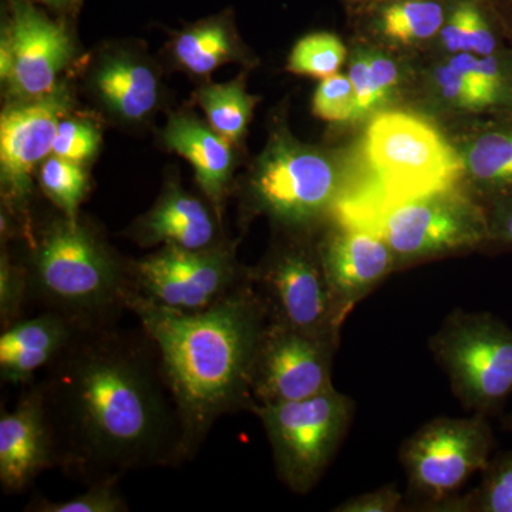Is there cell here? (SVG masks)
<instances>
[{
    "instance_id": "obj_1",
    "label": "cell",
    "mask_w": 512,
    "mask_h": 512,
    "mask_svg": "<svg viewBox=\"0 0 512 512\" xmlns=\"http://www.w3.org/2000/svg\"><path fill=\"white\" fill-rule=\"evenodd\" d=\"M37 383L64 473L90 485L180 466V424L143 329L83 326Z\"/></svg>"
},
{
    "instance_id": "obj_2",
    "label": "cell",
    "mask_w": 512,
    "mask_h": 512,
    "mask_svg": "<svg viewBox=\"0 0 512 512\" xmlns=\"http://www.w3.org/2000/svg\"><path fill=\"white\" fill-rule=\"evenodd\" d=\"M127 311L157 350L180 424L181 466L221 417L254 410L252 369L268 312L251 278L205 311H173L136 291Z\"/></svg>"
},
{
    "instance_id": "obj_3",
    "label": "cell",
    "mask_w": 512,
    "mask_h": 512,
    "mask_svg": "<svg viewBox=\"0 0 512 512\" xmlns=\"http://www.w3.org/2000/svg\"><path fill=\"white\" fill-rule=\"evenodd\" d=\"M29 302L82 326L113 325L134 291L121 262L92 228L64 217L43 229L25 262Z\"/></svg>"
},
{
    "instance_id": "obj_4",
    "label": "cell",
    "mask_w": 512,
    "mask_h": 512,
    "mask_svg": "<svg viewBox=\"0 0 512 512\" xmlns=\"http://www.w3.org/2000/svg\"><path fill=\"white\" fill-rule=\"evenodd\" d=\"M363 153L366 177L345 185L342 197L384 202L431 197L453 191L463 174V161L439 131L400 111L370 123Z\"/></svg>"
},
{
    "instance_id": "obj_5",
    "label": "cell",
    "mask_w": 512,
    "mask_h": 512,
    "mask_svg": "<svg viewBox=\"0 0 512 512\" xmlns=\"http://www.w3.org/2000/svg\"><path fill=\"white\" fill-rule=\"evenodd\" d=\"M335 221L375 232L397 261L427 258L473 247L488 239V217L453 191L414 200L384 202L339 197Z\"/></svg>"
},
{
    "instance_id": "obj_6",
    "label": "cell",
    "mask_w": 512,
    "mask_h": 512,
    "mask_svg": "<svg viewBox=\"0 0 512 512\" xmlns=\"http://www.w3.org/2000/svg\"><path fill=\"white\" fill-rule=\"evenodd\" d=\"M430 352L461 406L488 417L512 399V328L491 313L454 311L431 336Z\"/></svg>"
},
{
    "instance_id": "obj_7",
    "label": "cell",
    "mask_w": 512,
    "mask_h": 512,
    "mask_svg": "<svg viewBox=\"0 0 512 512\" xmlns=\"http://www.w3.org/2000/svg\"><path fill=\"white\" fill-rule=\"evenodd\" d=\"M353 410L352 399L333 386L308 399L254 407L276 474L292 493L308 494L319 483L348 433Z\"/></svg>"
},
{
    "instance_id": "obj_8",
    "label": "cell",
    "mask_w": 512,
    "mask_h": 512,
    "mask_svg": "<svg viewBox=\"0 0 512 512\" xmlns=\"http://www.w3.org/2000/svg\"><path fill=\"white\" fill-rule=\"evenodd\" d=\"M493 430L487 417H437L404 441L400 461L414 501L446 510L474 474L491 460Z\"/></svg>"
},
{
    "instance_id": "obj_9",
    "label": "cell",
    "mask_w": 512,
    "mask_h": 512,
    "mask_svg": "<svg viewBox=\"0 0 512 512\" xmlns=\"http://www.w3.org/2000/svg\"><path fill=\"white\" fill-rule=\"evenodd\" d=\"M130 271L138 295L187 313L217 305L251 278L225 244L205 249L165 245L146 258L130 262Z\"/></svg>"
},
{
    "instance_id": "obj_10",
    "label": "cell",
    "mask_w": 512,
    "mask_h": 512,
    "mask_svg": "<svg viewBox=\"0 0 512 512\" xmlns=\"http://www.w3.org/2000/svg\"><path fill=\"white\" fill-rule=\"evenodd\" d=\"M340 191L325 157L285 138L266 150L251 181L256 210L288 227H305L332 212Z\"/></svg>"
},
{
    "instance_id": "obj_11",
    "label": "cell",
    "mask_w": 512,
    "mask_h": 512,
    "mask_svg": "<svg viewBox=\"0 0 512 512\" xmlns=\"http://www.w3.org/2000/svg\"><path fill=\"white\" fill-rule=\"evenodd\" d=\"M268 319L278 325L339 340L340 323L319 249L291 245L249 271Z\"/></svg>"
},
{
    "instance_id": "obj_12",
    "label": "cell",
    "mask_w": 512,
    "mask_h": 512,
    "mask_svg": "<svg viewBox=\"0 0 512 512\" xmlns=\"http://www.w3.org/2000/svg\"><path fill=\"white\" fill-rule=\"evenodd\" d=\"M339 340L278 325L268 319L252 369L255 406L308 399L332 387Z\"/></svg>"
},
{
    "instance_id": "obj_13",
    "label": "cell",
    "mask_w": 512,
    "mask_h": 512,
    "mask_svg": "<svg viewBox=\"0 0 512 512\" xmlns=\"http://www.w3.org/2000/svg\"><path fill=\"white\" fill-rule=\"evenodd\" d=\"M73 53V39L63 22L50 19L33 0H8L0 72L13 96L29 100L53 92Z\"/></svg>"
},
{
    "instance_id": "obj_14",
    "label": "cell",
    "mask_w": 512,
    "mask_h": 512,
    "mask_svg": "<svg viewBox=\"0 0 512 512\" xmlns=\"http://www.w3.org/2000/svg\"><path fill=\"white\" fill-rule=\"evenodd\" d=\"M69 110V96L56 87L3 111L0 119V177L3 195L15 208L25 207L32 192V173L53 150L57 127Z\"/></svg>"
},
{
    "instance_id": "obj_15",
    "label": "cell",
    "mask_w": 512,
    "mask_h": 512,
    "mask_svg": "<svg viewBox=\"0 0 512 512\" xmlns=\"http://www.w3.org/2000/svg\"><path fill=\"white\" fill-rule=\"evenodd\" d=\"M335 222V231L320 245L319 254L343 325L357 303L393 271L396 258L375 232Z\"/></svg>"
},
{
    "instance_id": "obj_16",
    "label": "cell",
    "mask_w": 512,
    "mask_h": 512,
    "mask_svg": "<svg viewBox=\"0 0 512 512\" xmlns=\"http://www.w3.org/2000/svg\"><path fill=\"white\" fill-rule=\"evenodd\" d=\"M50 468H57L56 443L36 382L0 417V487L8 495L23 493Z\"/></svg>"
},
{
    "instance_id": "obj_17",
    "label": "cell",
    "mask_w": 512,
    "mask_h": 512,
    "mask_svg": "<svg viewBox=\"0 0 512 512\" xmlns=\"http://www.w3.org/2000/svg\"><path fill=\"white\" fill-rule=\"evenodd\" d=\"M83 326L62 313L43 311L22 318L0 335L2 383L28 387L36 375L62 355Z\"/></svg>"
},
{
    "instance_id": "obj_18",
    "label": "cell",
    "mask_w": 512,
    "mask_h": 512,
    "mask_svg": "<svg viewBox=\"0 0 512 512\" xmlns=\"http://www.w3.org/2000/svg\"><path fill=\"white\" fill-rule=\"evenodd\" d=\"M133 237L144 247L163 244L185 249H205L222 244L217 220L204 202L177 185L164 191L156 207L140 218Z\"/></svg>"
},
{
    "instance_id": "obj_19",
    "label": "cell",
    "mask_w": 512,
    "mask_h": 512,
    "mask_svg": "<svg viewBox=\"0 0 512 512\" xmlns=\"http://www.w3.org/2000/svg\"><path fill=\"white\" fill-rule=\"evenodd\" d=\"M165 146L190 161L201 190L220 215L225 188L234 167L231 141L188 114H175L164 130Z\"/></svg>"
},
{
    "instance_id": "obj_20",
    "label": "cell",
    "mask_w": 512,
    "mask_h": 512,
    "mask_svg": "<svg viewBox=\"0 0 512 512\" xmlns=\"http://www.w3.org/2000/svg\"><path fill=\"white\" fill-rule=\"evenodd\" d=\"M94 87L100 99L121 119L143 120L158 101V79L146 63L131 56L104 60L94 73Z\"/></svg>"
},
{
    "instance_id": "obj_21",
    "label": "cell",
    "mask_w": 512,
    "mask_h": 512,
    "mask_svg": "<svg viewBox=\"0 0 512 512\" xmlns=\"http://www.w3.org/2000/svg\"><path fill=\"white\" fill-rule=\"evenodd\" d=\"M231 28L225 16L185 29L174 42L177 62L194 74H208L234 57Z\"/></svg>"
},
{
    "instance_id": "obj_22",
    "label": "cell",
    "mask_w": 512,
    "mask_h": 512,
    "mask_svg": "<svg viewBox=\"0 0 512 512\" xmlns=\"http://www.w3.org/2000/svg\"><path fill=\"white\" fill-rule=\"evenodd\" d=\"M467 164L470 174L500 194V200L512 197V127L478 137L470 148Z\"/></svg>"
},
{
    "instance_id": "obj_23",
    "label": "cell",
    "mask_w": 512,
    "mask_h": 512,
    "mask_svg": "<svg viewBox=\"0 0 512 512\" xmlns=\"http://www.w3.org/2000/svg\"><path fill=\"white\" fill-rule=\"evenodd\" d=\"M198 100L218 134L231 143L244 136L255 99L245 92L242 83L211 84L200 90Z\"/></svg>"
},
{
    "instance_id": "obj_24",
    "label": "cell",
    "mask_w": 512,
    "mask_h": 512,
    "mask_svg": "<svg viewBox=\"0 0 512 512\" xmlns=\"http://www.w3.org/2000/svg\"><path fill=\"white\" fill-rule=\"evenodd\" d=\"M480 485L466 498H456L447 511L512 512V451L491 458Z\"/></svg>"
},
{
    "instance_id": "obj_25",
    "label": "cell",
    "mask_w": 512,
    "mask_h": 512,
    "mask_svg": "<svg viewBox=\"0 0 512 512\" xmlns=\"http://www.w3.org/2000/svg\"><path fill=\"white\" fill-rule=\"evenodd\" d=\"M443 23V8L434 0H404L383 13L384 33L400 42L429 39Z\"/></svg>"
},
{
    "instance_id": "obj_26",
    "label": "cell",
    "mask_w": 512,
    "mask_h": 512,
    "mask_svg": "<svg viewBox=\"0 0 512 512\" xmlns=\"http://www.w3.org/2000/svg\"><path fill=\"white\" fill-rule=\"evenodd\" d=\"M40 185L64 217L79 218V207L87 192V175L82 165L56 156L47 158L40 170Z\"/></svg>"
},
{
    "instance_id": "obj_27",
    "label": "cell",
    "mask_w": 512,
    "mask_h": 512,
    "mask_svg": "<svg viewBox=\"0 0 512 512\" xmlns=\"http://www.w3.org/2000/svg\"><path fill=\"white\" fill-rule=\"evenodd\" d=\"M346 49L338 36L332 33H313L299 40L289 56L291 72L303 76H333L345 62Z\"/></svg>"
},
{
    "instance_id": "obj_28",
    "label": "cell",
    "mask_w": 512,
    "mask_h": 512,
    "mask_svg": "<svg viewBox=\"0 0 512 512\" xmlns=\"http://www.w3.org/2000/svg\"><path fill=\"white\" fill-rule=\"evenodd\" d=\"M120 480L97 481L87 485L82 494L69 500L52 501L36 497L28 504L30 512H127L130 511L126 498L120 491Z\"/></svg>"
},
{
    "instance_id": "obj_29",
    "label": "cell",
    "mask_w": 512,
    "mask_h": 512,
    "mask_svg": "<svg viewBox=\"0 0 512 512\" xmlns=\"http://www.w3.org/2000/svg\"><path fill=\"white\" fill-rule=\"evenodd\" d=\"M473 83L488 107L500 106L511 99V83L498 56L458 53L450 62Z\"/></svg>"
},
{
    "instance_id": "obj_30",
    "label": "cell",
    "mask_w": 512,
    "mask_h": 512,
    "mask_svg": "<svg viewBox=\"0 0 512 512\" xmlns=\"http://www.w3.org/2000/svg\"><path fill=\"white\" fill-rule=\"evenodd\" d=\"M28 302L29 279L25 264H16L3 252L0 258V328L6 329L22 319Z\"/></svg>"
},
{
    "instance_id": "obj_31",
    "label": "cell",
    "mask_w": 512,
    "mask_h": 512,
    "mask_svg": "<svg viewBox=\"0 0 512 512\" xmlns=\"http://www.w3.org/2000/svg\"><path fill=\"white\" fill-rule=\"evenodd\" d=\"M313 113L326 121L356 119V96L349 77L336 73L323 79L313 96Z\"/></svg>"
},
{
    "instance_id": "obj_32",
    "label": "cell",
    "mask_w": 512,
    "mask_h": 512,
    "mask_svg": "<svg viewBox=\"0 0 512 512\" xmlns=\"http://www.w3.org/2000/svg\"><path fill=\"white\" fill-rule=\"evenodd\" d=\"M99 143V131L93 124L82 120H60L52 153L80 164L96 154Z\"/></svg>"
},
{
    "instance_id": "obj_33",
    "label": "cell",
    "mask_w": 512,
    "mask_h": 512,
    "mask_svg": "<svg viewBox=\"0 0 512 512\" xmlns=\"http://www.w3.org/2000/svg\"><path fill=\"white\" fill-rule=\"evenodd\" d=\"M436 82L448 100L466 109H487V104L473 83L450 63L436 70Z\"/></svg>"
},
{
    "instance_id": "obj_34",
    "label": "cell",
    "mask_w": 512,
    "mask_h": 512,
    "mask_svg": "<svg viewBox=\"0 0 512 512\" xmlns=\"http://www.w3.org/2000/svg\"><path fill=\"white\" fill-rule=\"evenodd\" d=\"M403 494L397 485L387 484L376 490L349 498L333 508L336 512H394L403 505Z\"/></svg>"
},
{
    "instance_id": "obj_35",
    "label": "cell",
    "mask_w": 512,
    "mask_h": 512,
    "mask_svg": "<svg viewBox=\"0 0 512 512\" xmlns=\"http://www.w3.org/2000/svg\"><path fill=\"white\" fill-rule=\"evenodd\" d=\"M349 79L352 82L353 90H355L356 119H360L379 104L372 76H370L369 57H357L350 69Z\"/></svg>"
},
{
    "instance_id": "obj_36",
    "label": "cell",
    "mask_w": 512,
    "mask_h": 512,
    "mask_svg": "<svg viewBox=\"0 0 512 512\" xmlns=\"http://www.w3.org/2000/svg\"><path fill=\"white\" fill-rule=\"evenodd\" d=\"M467 30L470 53L477 56L495 55L497 40L493 29L473 2H467Z\"/></svg>"
},
{
    "instance_id": "obj_37",
    "label": "cell",
    "mask_w": 512,
    "mask_h": 512,
    "mask_svg": "<svg viewBox=\"0 0 512 512\" xmlns=\"http://www.w3.org/2000/svg\"><path fill=\"white\" fill-rule=\"evenodd\" d=\"M443 42L450 52L470 53L467 30V2L461 3L443 29Z\"/></svg>"
},
{
    "instance_id": "obj_38",
    "label": "cell",
    "mask_w": 512,
    "mask_h": 512,
    "mask_svg": "<svg viewBox=\"0 0 512 512\" xmlns=\"http://www.w3.org/2000/svg\"><path fill=\"white\" fill-rule=\"evenodd\" d=\"M488 239L512 247V197L498 201L488 217Z\"/></svg>"
},
{
    "instance_id": "obj_39",
    "label": "cell",
    "mask_w": 512,
    "mask_h": 512,
    "mask_svg": "<svg viewBox=\"0 0 512 512\" xmlns=\"http://www.w3.org/2000/svg\"><path fill=\"white\" fill-rule=\"evenodd\" d=\"M370 76H372L373 86H375L377 100L379 104L386 100L390 90L397 82V69L392 60L383 56L369 57Z\"/></svg>"
},
{
    "instance_id": "obj_40",
    "label": "cell",
    "mask_w": 512,
    "mask_h": 512,
    "mask_svg": "<svg viewBox=\"0 0 512 512\" xmlns=\"http://www.w3.org/2000/svg\"><path fill=\"white\" fill-rule=\"evenodd\" d=\"M33 2L43 3V5L49 6L50 9L59 10V12H66V10L76 8L80 0H33Z\"/></svg>"
},
{
    "instance_id": "obj_41",
    "label": "cell",
    "mask_w": 512,
    "mask_h": 512,
    "mask_svg": "<svg viewBox=\"0 0 512 512\" xmlns=\"http://www.w3.org/2000/svg\"><path fill=\"white\" fill-rule=\"evenodd\" d=\"M493 3L497 12L507 20L508 26L512 28V0H493Z\"/></svg>"
},
{
    "instance_id": "obj_42",
    "label": "cell",
    "mask_w": 512,
    "mask_h": 512,
    "mask_svg": "<svg viewBox=\"0 0 512 512\" xmlns=\"http://www.w3.org/2000/svg\"><path fill=\"white\" fill-rule=\"evenodd\" d=\"M504 429L512 431V413L510 414V416L505 417Z\"/></svg>"
}]
</instances>
